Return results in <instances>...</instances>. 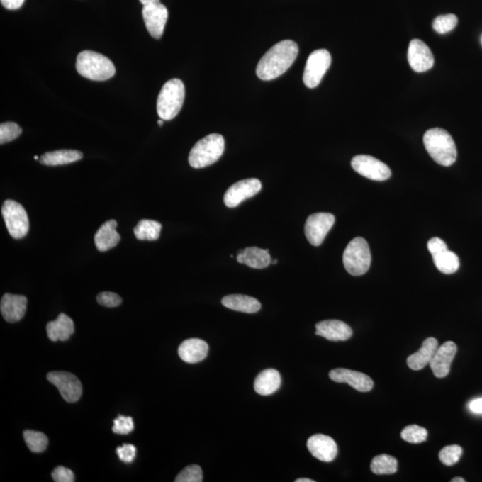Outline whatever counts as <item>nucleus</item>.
<instances>
[{
    "label": "nucleus",
    "mask_w": 482,
    "mask_h": 482,
    "mask_svg": "<svg viewBox=\"0 0 482 482\" xmlns=\"http://www.w3.org/2000/svg\"><path fill=\"white\" fill-rule=\"evenodd\" d=\"M298 55V44L294 41L282 40L274 45L258 63L257 77L263 81H271L280 77L293 65Z\"/></svg>",
    "instance_id": "obj_1"
},
{
    "label": "nucleus",
    "mask_w": 482,
    "mask_h": 482,
    "mask_svg": "<svg viewBox=\"0 0 482 482\" xmlns=\"http://www.w3.org/2000/svg\"><path fill=\"white\" fill-rule=\"evenodd\" d=\"M427 152L437 164L443 167H450L457 158L456 143L447 130L442 128H433L423 136Z\"/></svg>",
    "instance_id": "obj_2"
},
{
    "label": "nucleus",
    "mask_w": 482,
    "mask_h": 482,
    "mask_svg": "<svg viewBox=\"0 0 482 482\" xmlns=\"http://www.w3.org/2000/svg\"><path fill=\"white\" fill-rule=\"evenodd\" d=\"M225 147V139L221 134H209L192 147L189 155V165L199 169L215 164L223 156Z\"/></svg>",
    "instance_id": "obj_3"
},
{
    "label": "nucleus",
    "mask_w": 482,
    "mask_h": 482,
    "mask_svg": "<svg viewBox=\"0 0 482 482\" xmlns=\"http://www.w3.org/2000/svg\"><path fill=\"white\" fill-rule=\"evenodd\" d=\"M77 69L82 77L92 81H106L116 74L115 65L109 58L91 50L78 55Z\"/></svg>",
    "instance_id": "obj_4"
},
{
    "label": "nucleus",
    "mask_w": 482,
    "mask_h": 482,
    "mask_svg": "<svg viewBox=\"0 0 482 482\" xmlns=\"http://www.w3.org/2000/svg\"><path fill=\"white\" fill-rule=\"evenodd\" d=\"M185 87L179 79H172L165 82L158 95L157 110L158 116L164 120H170L176 116L184 106Z\"/></svg>",
    "instance_id": "obj_5"
},
{
    "label": "nucleus",
    "mask_w": 482,
    "mask_h": 482,
    "mask_svg": "<svg viewBox=\"0 0 482 482\" xmlns=\"http://www.w3.org/2000/svg\"><path fill=\"white\" fill-rule=\"evenodd\" d=\"M371 262V251L367 241L363 237H354L343 254V264L347 273L353 276H361L369 270Z\"/></svg>",
    "instance_id": "obj_6"
},
{
    "label": "nucleus",
    "mask_w": 482,
    "mask_h": 482,
    "mask_svg": "<svg viewBox=\"0 0 482 482\" xmlns=\"http://www.w3.org/2000/svg\"><path fill=\"white\" fill-rule=\"evenodd\" d=\"M2 215L6 229L13 239H22L29 232V218L19 203L6 201L2 206Z\"/></svg>",
    "instance_id": "obj_7"
},
{
    "label": "nucleus",
    "mask_w": 482,
    "mask_h": 482,
    "mask_svg": "<svg viewBox=\"0 0 482 482\" xmlns=\"http://www.w3.org/2000/svg\"><path fill=\"white\" fill-rule=\"evenodd\" d=\"M332 64V56L328 50H318L310 54L303 75V81L306 87H318Z\"/></svg>",
    "instance_id": "obj_8"
},
{
    "label": "nucleus",
    "mask_w": 482,
    "mask_h": 482,
    "mask_svg": "<svg viewBox=\"0 0 482 482\" xmlns=\"http://www.w3.org/2000/svg\"><path fill=\"white\" fill-rule=\"evenodd\" d=\"M351 167L362 176L370 180L383 181L391 176V171L387 164L371 156L358 155L351 161Z\"/></svg>",
    "instance_id": "obj_9"
},
{
    "label": "nucleus",
    "mask_w": 482,
    "mask_h": 482,
    "mask_svg": "<svg viewBox=\"0 0 482 482\" xmlns=\"http://www.w3.org/2000/svg\"><path fill=\"white\" fill-rule=\"evenodd\" d=\"M335 223V216L330 213H315L310 215L305 225L306 239L313 246L318 247Z\"/></svg>",
    "instance_id": "obj_10"
},
{
    "label": "nucleus",
    "mask_w": 482,
    "mask_h": 482,
    "mask_svg": "<svg viewBox=\"0 0 482 482\" xmlns=\"http://www.w3.org/2000/svg\"><path fill=\"white\" fill-rule=\"evenodd\" d=\"M47 379L56 386L65 401L74 403L81 398L82 385L75 375L68 371H51L47 375Z\"/></svg>",
    "instance_id": "obj_11"
},
{
    "label": "nucleus",
    "mask_w": 482,
    "mask_h": 482,
    "mask_svg": "<svg viewBox=\"0 0 482 482\" xmlns=\"http://www.w3.org/2000/svg\"><path fill=\"white\" fill-rule=\"evenodd\" d=\"M262 189V184L257 179H247L230 186L225 195V204L230 208H237L244 201L254 197Z\"/></svg>",
    "instance_id": "obj_12"
},
{
    "label": "nucleus",
    "mask_w": 482,
    "mask_h": 482,
    "mask_svg": "<svg viewBox=\"0 0 482 482\" xmlns=\"http://www.w3.org/2000/svg\"><path fill=\"white\" fill-rule=\"evenodd\" d=\"M142 16L150 35L155 39L159 40L163 36L165 24L168 20L167 6L161 4L160 2L144 6Z\"/></svg>",
    "instance_id": "obj_13"
},
{
    "label": "nucleus",
    "mask_w": 482,
    "mask_h": 482,
    "mask_svg": "<svg viewBox=\"0 0 482 482\" xmlns=\"http://www.w3.org/2000/svg\"><path fill=\"white\" fill-rule=\"evenodd\" d=\"M408 57L410 67L416 72L428 71L434 65L432 51L421 40L415 39L410 43Z\"/></svg>",
    "instance_id": "obj_14"
},
{
    "label": "nucleus",
    "mask_w": 482,
    "mask_h": 482,
    "mask_svg": "<svg viewBox=\"0 0 482 482\" xmlns=\"http://www.w3.org/2000/svg\"><path fill=\"white\" fill-rule=\"evenodd\" d=\"M330 380L337 383H347L360 392H369L373 390L374 381L366 374L344 368L330 371Z\"/></svg>",
    "instance_id": "obj_15"
},
{
    "label": "nucleus",
    "mask_w": 482,
    "mask_h": 482,
    "mask_svg": "<svg viewBox=\"0 0 482 482\" xmlns=\"http://www.w3.org/2000/svg\"><path fill=\"white\" fill-rule=\"evenodd\" d=\"M308 449L313 457L325 463L332 462L337 454L336 442L332 438L323 434H315L310 437Z\"/></svg>",
    "instance_id": "obj_16"
},
{
    "label": "nucleus",
    "mask_w": 482,
    "mask_h": 482,
    "mask_svg": "<svg viewBox=\"0 0 482 482\" xmlns=\"http://www.w3.org/2000/svg\"><path fill=\"white\" fill-rule=\"evenodd\" d=\"M456 352L457 347L452 342H447L437 349L430 364L435 377L442 379L449 375L451 364L456 357Z\"/></svg>",
    "instance_id": "obj_17"
},
{
    "label": "nucleus",
    "mask_w": 482,
    "mask_h": 482,
    "mask_svg": "<svg viewBox=\"0 0 482 482\" xmlns=\"http://www.w3.org/2000/svg\"><path fill=\"white\" fill-rule=\"evenodd\" d=\"M316 335L325 337L330 342H346L352 337V329L339 320H326L316 323Z\"/></svg>",
    "instance_id": "obj_18"
},
{
    "label": "nucleus",
    "mask_w": 482,
    "mask_h": 482,
    "mask_svg": "<svg viewBox=\"0 0 482 482\" xmlns=\"http://www.w3.org/2000/svg\"><path fill=\"white\" fill-rule=\"evenodd\" d=\"M27 298L22 295L6 293L0 303V311L3 318L9 323L21 321L26 315Z\"/></svg>",
    "instance_id": "obj_19"
},
{
    "label": "nucleus",
    "mask_w": 482,
    "mask_h": 482,
    "mask_svg": "<svg viewBox=\"0 0 482 482\" xmlns=\"http://www.w3.org/2000/svg\"><path fill=\"white\" fill-rule=\"evenodd\" d=\"M208 353V343L199 339L185 340L179 347L178 354L182 361L197 364L205 359Z\"/></svg>",
    "instance_id": "obj_20"
},
{
    "label": "nucleus",
    "mask_w": 482,
    "mask_h": 482,
    "mask_svg": "<svg viewBox=\"0 0 482 482\" xmlns=\"http://www.w3.org/2000/svg\"><path fill=\"white\" fill-rule=\"evenodd\" d=\"M237 261L254 269H264L271 264L269 250L257 247H246L240 250L237 252Z\"/></svg>",
    "instance_id": "obj_21"
},
{
    "label": "nucleus",
    "mask_w": 482,
    "mask_h": 482,
    "mask_svg": "<svg viewBox=\"0 0 482 482\" xmlns=\"http://www.w3.org/2000/svg\"><path fill=\"white\" fill-rule=\"evenodd\" d=\"M439 349V342L435 337H428L422 343L421 349L417 352L411 354L408 358V366L410 369L420 371L432 362L434 354Z\"/></svg>",
    "instance_id": "obj_22"
},
{
    "label": "nucleus",
    "mask_w": 482,
    "mask_h": 482,
    "mask_svg": "<svg viewBox=\"0 0 482 482\" xmlns=\"http://www.w3.org/2000/svg\"><path fill=\"white\" fill-rule=\"evenodd\" d=\"M117 222L109 220L106 222L95 234L94 241L96 249L106 252L118 245L120 240L119 233L116 232Z\"/></svg>",
    "instance_id": "obj_23"
},
{
    "label": "nucleus",
    "mask_w": 482,
    "mask_h": 482,
    "mask_svg": "<svg viewBox=\"0 0 482 482\" xmlns=\"http://www.w3.org/2000/svg\"><path fill=\"white\" fill-rule=\"evenodd\" d=\"M47 333L51 342H65L74 333V323L65 313H60L57 320L47 325Z\"/></svg>",
    "instance_id": "obj_24"
},
{
    "label": "nucleus",
    "mask_w": 482,
    "mask_h": 482,
    "mask_svg": "<svg viewBox=\"0 0 482 482\" xmlns=\"http://www.w3.org/2000/svg\"><path fill=\"white\" fill-rule=\"evenodd\" d=\"M281 377L279 371L267 369L261 371L254 382V388L257 394L269 396L275 393L281 387Z\"/></svg>",
    "instance_id": "obj_25"
},
{
    "label": "nucleus",
    "mask_w": 482,
    "mask_h": 482,
    "mask_svg": "<svg viewBox=\"0 0 482 482\" xmlns=\"http://www.w3.org/2000/svg\"><path fill=\"white\" fill-rule=\"evenodd\" d=\"M222 304L234 311L246 313H257L261 309V303L257 298L240 294L226 296L222 299Z\"/></svg>",
    "instance_id": "obj_26"
},
{
    "label": "nucleus",
    "mask_w": 482,
    "mask_h": 482,
    "mask_svg": "<svg viewBox=\"0 0 482 482\" xmlns=\"http://www.w3.org/2000/svg\"><path fill=\"white\" fill-rule=\"evenodd\" d=\"M82 157L84 155L80 151L62 150L43 154L40 157V162L45 165L56 167V165L74 163V162L81 160Z\"/></svg>",
    "instance_id": "obj_27"
},
{
    "label": "nucleus",
    "mask_w": 482,
    "mask_h": 482,
    "mask_svg": "<svg viewBox=\"0 0 482 482\" xmlns=\"http://www.w3.org/2000/svg\"><path fill=\"white\" fill-rule=\"evenodd\" d=\"M434 264L439 271L445 274L456 273L459 268V258L456 254L447 250L432 256Z\"/></svg>",
    "instance_id": "obj_28"
},
{
    "label": "nucleus",
    "mask_w": 482,
    "mask_h": 482,
    "mask_svg": "<svg viewBox=\"0 0 482 482\" xmlns=\"http://www.w3.org/2000/svg\"><path fill=\"white\" fill-rule=\"evenodd\" d=\"M162 225L153 220H141L134 228V235L140 240H157L160 236Z\"/></svg>",
    "instance_id": "obj_29"
},
{
    "label": "nucleus",
    "mask_w": 482,
    "mask_h": 482,
    "mask_svg": "<svg viewBox=\"0 0 482 482\" xmlns=\"http://www.w3.org/2000/svg\"><path fill=\"white\" fill-rule=\"evenodd\" d=\"M398 460L388 454L375 456L371 463V471L374 474H393L398 471Z\"/></svg>",
    "instance_id": "obj_30"
},
{
    "label": "nucleus",
    "mask_w": 482,
    "mask_h": 482,
    "mask_svg": "<svg viewBox=\"0 0 482 482\" xmlns=\"http://www.w3.org/2000/svg\"><path fill=\"white\" fill-rule=\"evenodd\" d=\"M23 439L27 447L33 453H41L47 449L48 439L43 432H35V430H26L23 432Z\"/></svg>",
    "instance_id": "obj_31"
},
{
    "label": "nucleus",
    "mask_w": 482,
    "mask_h": 482,
    "mask_svg": "<svg viewBox=\"0 0 482 482\" xmlns=\"http://www.w3.org/2000/svg\"><path fill=\"white\" fill-rule=\"evenodd\" d=\"M428 432L425 428L418 425H409L405 427L401 432V438L405 442L412 444H419L426 442Z\"/></svg>",
    "instance_id": "obj_32"
},
{
    "label": "nucleus",
    "mask_w": 482,
    "mask_h": 482,
    "mask_svg": "<svg viewBox=\"0 0 482 482\" xmlns=\"http://www.w3.org/2000/svg\"><path fill=\"white\" fill-rule=\"evenodd\" d=\"M457 23V16L453 15V13L439 16L434 20L433 29L436 33L445 34L456 28Z\"/></svg>",
    "instance_id": "obj_33"
},
{
    "label": "nucleus",
    "mask_w": 482,
    "mask_h": 482,
    "mask_svg": "<svg viewBox=\"0 0 482 482\" xmlns=\"http://www.w3.org/2000/svg\"><path fill=\"white\" fill-rule=\"evenodd\" d=\"M463 454V449L458 445L444 447L439 452V460L447 466H452L460 460Z\"/></svg>",
    "instance_id": "obj_34"
},
{
    "label": "nucleus",
    "mask_w": 482,
    "mask_h": 482,
    "mask_svg": "<svg viewBox=\"0 0 482 482\" xmlns=\"http://www.w3.org/2000/svg\"><path fill=\"white\" fill-rule=\"evenodd\" d=\"M202 481L203 471L201 467L197 464H192L184 468L174 480L175 482H201Z\"/></svg>",
    "instance_id": "obj_35"
},
{
    "label": "nucleus",
    "mask_w": 482,
    "mask_h": 482,
    "mask_svg": "<svg viewBox=\"0 0 482 482\" xmlns=\"http://www.w3.org/2000/svg\"><path fill=\"white\" fill-rule=\"evenodd\" d=\"M22 133V128L15 123H4L0 125V143L10 142Z\"/></svg>",
    "instance_id": "obj_36"
},
{
    "label": "nucleus",
    "mask_w": 482,
    "mask_h": 482,
    "mask_svg": "<svg viewBox=\"0 0 482 482\" xmlns=\"http://www.w3.org/2000/svg\"><path fill=\"white\" fill-rule=\"evenodd\" d=\"M134 429L133 420L130 416L119 415L113 421V432L119 435H127Z\"/></svg>",
    "instance_id": "obj_37"
},
{
    "label": "nucleus",
    "mask_w": 482,
    "mask_h": 482,
    "mask_svg": "<svg viewBox=\"0 0 482 482\" xmlns=\"http://www.w3.org/2000/svg\"><path fill=\"white\" fill-rule=\"evenodd\" d=\"M96 301L106 308H116L122 304V298L113 292H101L96 297Z\"/></svg>",
    "instance_id": "obj_38"
},
{
    "label": "nucleus",
    "mask_w": 482,
    "mask_h": 482,
    "mask_svg": "<svg viewBox=\"0 0 482 482\" xmlns=\"http://www.w3.org/2000/svg\"><path fill=\"white\" fill-rule=\"evenodd\" d=\"M116 453L118 454L120 461L123 463L130 464L136 456V447L132 444H125L122 447H117Z\"/></svg>",
    "instance_id": "obj_39"
},
{
    "label": "nucleus",
    "mask_w": 482,
    "mask_h": 482,
    "mask_svg": "<svg viewBox=\"0 0 482 482\" xmlns=\"http://www.w3.org/2000/svg\"><path fill=\"white\" fill-rule=\"evenodd\" d=\"M53 481L56 482H74L75 477L74 473L68 468L58 466L52 471Z\"/></svg>",
    "instance_id": "obj_40"
},
{
    "label": "nucleus",
    "mask_w": 482,
    "mask_h": 482,
    "mask_svg": "<svg viewBox=\"0 0 482 482\" xmlns=\"http://www.w3.org/2000/svg\"><path fill=\"white\" fill-rule=\"evenodd\" d=\"M427 247H428L432 256L447 250V244L439 237H432V239H430L428 241V244H427Z\"/></svg>",
    "instance_id": "obj_41"
},
{
    "label": "nucleus",
    "mask_w": 482,
    "mask_h": 482,
    "mask_svg": "<svg viewBox=\"0 0 482 482\" xmlns=\"http://www.w3.org/2000/svg\"><path fill=\"white\" fill-rule=\"evenodd\" d=\"M0 1L6 9L16 10L23 6L24 0H0Z\"/></svg>",
    "instance_id": "obj_42"
},
{
    "label": "nucleus",
    "mask_w": 482,
    "mask_h": 482,
    "mask_svg": "<svg viewBox=\"0 0 482 482\" xmlns=\"http://www.w3.org/2000/svg\"><path fill=\"white\" fill-rule=\"evenodd\" d=\"M469 409L473 414H482V398L474 399L469 403Z\"/></svg>",
    "instance_id": "obj_43"
},
{
    "label": "nucleus",
    "mask_w": 482,
    "mask_h": 482,
    "mask_svg": "<svg viewBox=\"0 0 482 482\" xmlns=\"http://www.w3.org/2000/svg\"><path fill=\"white\" fill-rule=\"evenodd\" d=\"M141 4L144 6L156 4V3L159 2V0H140Z\"/></svg>",
    "instance_id": "obj_44"
},
{
    "label": "nucleus",
    "mask_w": 482,
    "mask_h": 482,
    "mask_svg": "<svg viewBox=\"0 0 482 482\" xmlns=\"http://www.w3.org/2000/svg\"><path fill=\"white\" fill-rule=\"evenodd\" d=\"M295 481L296 482H315V481L310 480V478H298V480H296Z\"/></svg>",
    "instance_id": "obj_45"
},
{
    "label": "nucleus",
    "mask_w": 482,
    "mask_h": 482,
    "mask_svg": "<svg viewBox=\"0 0 482 482\" xmlns=\"http://www.w3.org/2000/svg\"><path fill=\"white\" fill-rule=\"evenodd\" d=\"M451 481H452V482H466V480H464V478H463L456 477V478H454L453 480H451Z\"/></svg>",
    "instance_id": "obj_46"
},
{
    "label": "nucleus",
    "mask_w": 482,
    "mask_h": 482,
    "mask_svg": "<svg viewBox=\"0 0 482 482\" xmlns=\"http://www.w3.org/2000/svg\"><path fill=\"white\" fill-rule=\"evenodd\" d=\"M157 123H158V125H159V126H162V125H164V120L161 119V120H158Z\"/></svg>",
    "instance_id": "obj_47"
},
{
    "label": "nucleus",
    "mask_w": 482,
    "mask_h": 482,
    "mask_svg": "<svg viewBox=\"0 0 482 482\" xmlns=\"http://www.w3.org/2000/svg\"><path fill=\"white\" fill-rule=\"evenodd\" d=\"M34 159L35 160H40V157L38 156L34 157Z\"/></svg>",
    "instance_id": "obj_48"
},
{
    "label": "nucleus",
    "mask_w": 482,
    "mask_h": 482,
    "mask_svg": "<svg viewBox=\"0 0 482 482\" xmlns=\"http://www.w3.org/2000/svg\"><path fill=\"white\" fill-rule=\"evenodd\" d=\"M277 262H278L277 260H274L273 262H271V264H277Z\"/></svg>",
    "instance_id": "obj_49"
}]
</instances>
